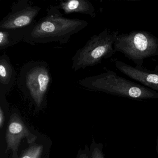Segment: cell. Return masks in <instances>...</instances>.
<instances>
[{
	"instance_id": "cell-13",
	"label": "cell",
	"mask_w": 158,
	"mask_h": 158,
	"mask_svg": "<svg viewBox=\"0 0 158 158\" xmlns=\"http://www.w3.org/2000/svg\"><path fill=\"white\" fill-rule=\"evenodd\" d=\"M90 158H105L103 151L102 145L101 144H97L93 139L89 149Z\"/></svg>"
},
{
	"instance_id": "cell-1",
	"label": "cell",
	"mask_w": 158,
	"mask_h": 158,
	"mask_svg": "<svg viewBox=\"0 0 158 158\" xmlns=\"http://www.w3.org/2000/svg\"><path fill=\"white\" fill-rule=\"evenodd\" d=\"M87 21L64 17L57 6H50L47 15L26 30L24 42L32 45L59 42L66 44L73 35L85 28Z\"/></svg>"
},
{
	"instance_id": "cell-16",
	"label": "cell",
	"mask_w": 158,
	"mask_h": 158,
	"mask_svg": "<svg viewBox=\"0 0 158 158\" xmlns=\"http://www.w3.org/2000/svg\"><path fill=\"white\" fill-rule=\"evenodd\" d=\"M157 152H158V139H157Z\"/></svg>"
},
{
	"instance_id": "cell-7",
	"label": "cell",
	"mask_w": 158,
	"mask_h": 158,
	"mask_svg": "<svg viewBox=\"0 0 158 158\" xmlns=\"http://www.w3.org/2000/svg\"><path fill=\"white\" fill-rule=\"evenodd\" d=\"M26 139L28 144L34 143L37 136L28 129L17 113L12 114L10 117L6 131V152H12V158H19L18 151L21 141Z\"/></svg>"
},
{
	"instance_id": "cell-8",
	"label": "cell",
	"mask_w": 158,
	"mask_h": 158,
	"mask_svg": "<svg viewBox=\"0 0 158 158\" xmlns=\"http://www.w3.org/2000/svg\"><path fill=\"white\" fill-rule=\"evenodd\" d=\"M112 61L115 67L124 74L144 86L158 92V65L154 70H149L144 66H131L116 59Z\"/></svg>"
},
{
	"instance_id": "cell-3",
	"label": "cell",
	"mask_w": 158,
	"mask_h": 158,
	"mask_svg": "<svg viewBox=\"0 0 158 158\" xmlns=\"http://www.w3.org/2000/svg\"><path fill=\"white\" fill-rule=\"evenodd\" d=\"M52 81L48 64L45 61L28 62L20 70L19 87L37 108L46 103Z\"/></svg>"
},
{
	"instance_id": "cell-14",
	"label": "cell",
	"mask_w": 158,
	"mask_h": 158,
	"mask_svg": "<svg viewBox=\"0 0 158 158\" xmlns=\"http://www.w3.org/2000/svg\"><path fill=\"white\" fill-rule=\"evenodd\" d=\"M77 158H90L89 148L87 146L84 150H79Z\"/></svg>"
},
{
	"instance_id": "cell-15",
	"label": "cell",
	"mask_w": 158,
	"mask_h": 158,
	"mask_svg": "<svg viewBox=\"0 0 158 158\" xmlns=\"http://www.w3.org/2000/svg\"><path fill=\"white\" fill-rule=\"evenodd\" d=\"M5 114H4L2 106L1 105V107H0V128L1 129H2L3 127L4 123H5Z\"/></svg>"
},
{
	"instance_id": "cell-10",
	"label": "cell",
	"mask_w": 158,
	"mask_h": 158,
	"mask_svg": "<svg viewBox=\"0 0 158 158\" xmlns=\"http://www.w3.org/2000/svg\"><path fill=\"white\" fill-rule=\"evenodd\" d=\"M57 8L63 11L65 15L80 13L95 18L96 12L93 3L88 0H67L61 1Z\"/></svg>"
},
{
	"instance_id": "cell-6",
	"label": "cell",
	"mask_w": 158,
	"mask_h": 158,
	"mask_svg": "<svg viewBox=\"0 0 158 158\" xmlns=\"http://www.w3.org/2000/svg\"><path fill=\"white\" fill-rule=\"evenodd\" d=\"M41 10L29 0H18L13 3L11 11L0 22V29L26 31L35 23L36 17Z\"/></svg>"
},
{
	"instance_id": "cell-5",
	"label": "cell",
	"mask_w": 158,
	"mask_h": 158,
	"mask_svg": "<svg viewBox=\"0 0 158 158\" xmlns=\"http://www.w3.org/2000/svg\"><path fill=\"white\" fill-rule=\"evenodd\" d=\"M114 52L123 53L137 67H143L144 60L158 55V38L144 30L119 34L114 45Z\"/></svg>"
},
{
	"instance_id": "cell-2",
	"label": "cell",
	"mask_w": 158,
	"mask_h": 158,
	"mask_svg": "<svg viewBox=\"0 0 158 158\" xmlns=\"http://www.w3.org/2000/svg\"><path fill=\"white\" fill-rule=\"evenodd\" d=\"M78 83L89 90L134 99L158 98V92L118 75L111 70L80 79Z\"/></svg>"
},
{
	"instance_id": "cell-11",
	"label": "cell",
	"mask_w": 158,
	"mask_h": 158,
	"mask_svg": "<svg viewBox=\"0 0 158 158\" xmlns=\"http://www.w3.org/2000/svg\"><path fill=\"white\" fill-rule=\"evenodd\" d=\"M25 31L0 29V49L16 45L21 42H24Z\"/></svg>"
},
{
	"instance_id": "cell-4",
	"label": "cell",
	"mask_w": 158,
	"mask_h": 158,
	"mask_svg": "<svg viewBox=\"0 0 158 158\" xmlns=\"http://www.w3.org/2000/svg\"><path fill=\"white\" fill-rule=\"evenodd\" d=\"M119 34L118 31L105 28L98 35H94L73 56L72 69L76 72L111 58L115 53L114 45Z\"/></svg>"
},
{
	"instance_id": "cell-9",
	"label": "cell",
	"mask_w": 158,
	"mask_h": 158,
	"mask_svg": "<svg viewBox=\"0 0 158 158\" xmlns=\"http://www.w3.org/2000/svg\"><path fill=\"white\" fill-rule=\"evenodd\" d=\"M16 71L5 52L0 57V89L6 93L10 91L16 80Z\"/></svg>"
},
{
	"instance_id": "cell-12",
	"label": "cell",
	"mask_w": 158,
	"mask_h": 158,
	"mask_svg": "<svg viewBox=\"0 0 158 158\" xmlns=\"http://www.w3.org/2000/svg\"><path fill=\"white\" fill-rule=\"evenodd\" d=\"M44 147L41 144H34L26 149L19 158H41Z\"/></svg>"
}]
</instances>
